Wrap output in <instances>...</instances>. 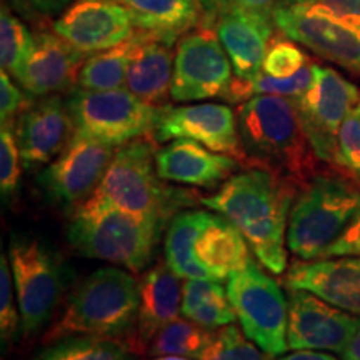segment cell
<instances>
[{
  "label": "cell",
  "mask_w": 360,
  "mask_h": 360,
  "mask_svg": "<svg viewBox=\"0 0 360 360\" xmlns=\"http://www.w3.org/2000/svg\"><path fill=\"white\" fill-rule=\"evenodd\" d=\"M299 187L267 169L232 175L199 202L236 225L260 264L272 274L287 269V227Z\"/></svg>",
  "instance_id": "6da1fadb"
},
{
  "label": "cell",
  "mask_w": 360,
  "mask_h": 360,
  "mask_svg": "<svg viewBox=\"0 0 360 360\" xmlns=\"http://www.w3.org/2000/svg\"><path fill=\"white\" fill-rule=\"evenodd\" d=\"M247 165L267 169L302 187L319 170L294 98L254 96L237 110Z\"/></svg>",
  "instance_id": "7a4b0ae2"
},
{
  "label": "cell",
  "mask_w": 360,
  "mask_h": 360,
  "mask_svg": "<svg viewBox=\"0 0 360 360\" xmlns=\"http://www.w3.org/2000/svg\"><path fill=\"white\" fill-rule=\"evenodd\" d=\"M164 229L117 209L94 192L74 210L67 238L84 257L141 272L150 264Z\"/></svg>",
  "instance_id": "3957f363"
},
{
  "label": "cell",
  "mask_w": 360,
  "mask_h": 360,
  "mask_svg": "<svg viewBox=\"0 0 360 360\" xmlns=\"http://www.w3.org/2000/svg\"><path fill=\"white\" fill-rule=\"evenodd\" d=\"M139 281L127 270L102 267L80 283L60 317L45 334V340L67 335H94L117 339L129 335L137 321Z\"/></svg>",
  "instance_id": "277c9868"
},
{
  "label": "cell",
  "mask_w": 360,
  "mask_h": 360,
  "mask_svg": "<svg viewBox=\"0 0 360 360\" xmlns=\"http://www.w3.org/2000/svg\"><path fill=\"white\" fill-rule=\"evenodd\" d=\"M155 154V143L148 137L117 147L96 192L134 217L167 227L180 207L191 205L195 195L165 186L157 174Z\"/></svg>",
  "instance_id": "5b68a950"
},
{
  "label": "cell",
  "mask_w": 360,
  "mask_h": 360,
  "mask_svg": "<svg viewBox=\"0 0 360 360\" xmlns=\"http://www.w3.org/2000/svg\"><path fill=\"white\" fill-rule=\"evenodd\" d=\"M360 212V184L342 172H317L295 195L287 247L300 260L321 259Z\"/></svg>",
  "instance_id": "8992f818"
},
{
  "label": "cell",
  "mask_w": 360,
  "mask_h": 360,
  "mask_svg": "<svg viewBox=\"0 0 360 360\" xmlns=\"http://www.w3.org/2000/svg\"><path fill=\"white\" fill-rule=\"evenodd\" d=\"M75 134L120 147L154 132L160 107L143 102L129 89H74L67 98Z\"/></svg>",
  "instance_id": "52a82bcc"
},
{
  "label": "cell",
  "mask_w": 360,
  "mask_h": 360,
  "mask_svg": "<svg viewBox=\"0 0 360 360\" xmlns=\"http://www.w3.org/2000/svg\"><path fill=\"white\" fill-rule=\"evenodd\" d=\"M227 294L242 330L270 357H281L289 349V299L281 285L250 260L227 278Z\"/></svg>",
  "instance_id": "ba28073f"
},
{
  "label": "cell",
  "mask_w": 360,
  "mask_h": 360,
  "mask_svg": "<svg viewBox=\"0 0 360 360\" xmlns=\"http://www.w3.org/2000/svg\"><path fill=\"white\" fill-rule=\"evenodd\" d=\"M22 332L35 334L52 317L62 290L64 269L51 250L37 238L13 236L8 245Z\"/></svg>",
  "instance_id": "9c48e42d"
},
{
  "label": "cell",
  "mask_w": 360,
  "mask_h": 360,
  "mask_svg": "<svg viewBox=\"0 0 360 360\" xmlns=\"http://www.w3.org/2000/svg\"><path fill=\"white\" fill-rule=\"evenodd\" d=\"M294 102L314 152L323 164L337 167L339 130L357 109L359 87L330 67L315 64L312 85Z\"/></svg>",
  "instance_id": "30bf717a"
},
{
  "label": "cell",
  "mask_w": 360,
  "mask_h": 360,
  "mask_svg": "<svg viewBox=\"0 0 360 360\" xmlns=\"http://www.w3.org/2000/svg\"><path fill=\"white\" fill-rule=\"evenodd\" d=\"M276 29L319 57L360 74V27L305 0H278Z\"/></svg>",
  "instance_id": "8fae6325"
},
{
  "label": "cell",
  "mask_w": 360,
  "mask_h": 360,
  "mask_svg": "<svg viewBox=\"0 0 360 360\" xmlns=\"http://www.w3.org/2000/svg\"><path fill=\"white\" fill-rule=\"evenodd\" d=\"M232 72L231 58L215 30L209 25L197 27L182 35L175 47L170 97L180 103L227 98Z\"/></svg>",
  "instance_id": "7c38bea8"
},
{
  "label": "cell",
  "mask_w": 360,
  "mask_h": 360,
  "mask_svg": "<svg viewBox=\"0 0 360 360\" xmlns=\"http://www.w3.org/2000/svg\"><path fill=\"white\" fill-rule=\"evenodd\" d=\"M114 154L115 147L75 134L40 174V187L53 204L75 210L97 191Z\"/></svg>",
  "instance_id": "4fadbf2b"
},
{
  "label": "cell",
  "mask_w": 360,
  "mask_h": 360,
  "mask_svg": "<svg viewBox=\"0 0 360 360\" xmlns=\"http://www.w3.org/2000/svg\"><path fill=\"white\" fill-rule=\"evenodd\" d=\"M152 135L157 142L191 139L217 154L231 155L240 164H247L238 119L236 112L224 103L204 102L160 107Z\"/></svg>",
  "instance_id": "5bb4252c"
},
{
  "label": "cell",
  "mask_w": 360,
  "mask_h": 360,
  "mask_svg": "<svg viewBox=\"0 0 360 360\" xmlns=\"http://www.w3.org/2000/svg\"><path fill=\"white\" fill-rule=\"evenodd\" d=\"M360 328V317L328 304L304 289H289L290 350L342 354Z\"/></svg>",
  "instance_id": "9a60e30c"
},
{
  "label": "cell",
  "mask_w": 360,
  "mask_h": 360,
  "mask_svg": "<svg viewBox=\"0 0 360 360\" xmlns=\"http://www.w3.org/2000/svg\"><path fill=\"white\" fill-rule=\"evenodd\" d=\"M52 30L89 56L132 39L139 29L117 0H75L52 22Z\"/></svg>",
  "instance_id": "2e32d148"
},
{
  "label": "cell",
  "mask_w": 360,
  "mask_h": 360,
  "mask_svg": "<svg viewBox=\"0 0 360 360\" xmlns=\"http://www.w3.org/2000/svg\"><path fill=\"white\" fill-rule=\"evenodd\" d=\"M13 132L27 167L51 164L75 135L67 101L60 96L34 101L13 124Z\"/></svg>",
  "instance_id": "e0dca14e"
},
{
  "label": "cell",
  "mask_w": 360,
  "mask_h": 360,
  "mask_svg": "<svg viewBox=\"0 0 360 360\" xmlns=\"http://www.w3.org/2000/svg\"><path fill=\"white\" fill-rule=\"evenodd\" d=\"M85 56L82 51L47 30L35 32L34 49L17 79L20 87L32 97L57 96L77 84Z\"/></svg>",
  "instance_id": "ac0fdd59"
},
{
  "label": "cell",
  "mask_w": 360,
  "mask_h": 360,
  "mask_svg": "<svg viewBox=\"0 0 360 360\" xmlns=\"http://www.w3.org/2000/svg\"><path fill=\"white\" fill-rule=\"evenodd\" d=\"M212 29L231 58L237 80H250L262 72L265 53L276 30L274 22L252 15L231 0L215 15Z\"/></svg>",
  "instance_id": "d6986e66"
},
{
  "label": "cell",
  "mask_w": 360,
  "mask_h": 360,
  "mask_svg": "<svg viewBox=\"0 0 360 360\" xmlns=\"http://www.w3.org/2000/svg\"><path fill=\"white\" fill-rule=\"evenodd\" d=\"M139 295L141 304L137 321L125 345L132 354H146L148 342L154 339L157 332L177 321L182 312L184 287L180 285V276L167 262L155 264L139 281Z\"/></svg>",
  "instance_id": "ffe728a7"
},
{
  "label": "cell",
  "mask_w": 360,
  "mask_h": 360,
  "mask_svg": "<svg viewBox=\"0 0 360 360\" xmlns=\"http://www.w3.org/2000/svg\"><path fill=\"white\" fill-rule=\"evenodd\" d=\"M289 289H304L345 312L360 315V257L297 260L289 267Z\"/></svg>",
  "instance_id": "44dd1931"
},
{
  "label": "cell",
  "mask_w": 360,
  "mask_h": 360,
  "mask_svg": "<svg viewBox=\"0 0 360 360\" xmlns=\"http://www.w3.org/2000/svg\"><path fill=\"white\" fill-rule=\"evenodd\" d=\"M155 165L157 174L165 182L212 188L231 179L240 162L191 139H175L157 150Z\"/></svg>",
  "instance_id": "7402d4cb"
},
{
  "label": "cell",
  "mask_w": 360,
  "mask_h": 360,
  "mask_svg": "<svg viewBox=\"0 0 360 360\" xmlns=\"http://www.w3.org/2000/svg\"><path fill=\"white\" fill-rule=\"evenodd\" d=\"M141 32V42L135 49L125 77V89L143 102L164 107L172 84L175 42L147 30Z\"/></svg>",
  "instance_id": "603a6c76"
},
{
  "label": "cell",
  "mask_w": 360,
  "mask_h": 360,
  "mask_svg": "<svg viewBox=\"0 0 360 360\" xmlns=\"http://www.w3.org/2000/svg\"><path fill=\"white\" fill-rule=\"evenodd\" d=\"M197 259L222 282L250 262L249 242L231 220L212 215L195 244Z\"/></svg>",
  "instance_id": "cb8c5ba5"
},
{
  "label": "cell",
  "mask_w": 360,
  "mask_h": 360,
  "mask_svg": "<svg viewBox=\"0 0 360 360\" xmlns=\"http://www.w3.org/2000/svg\"><path fill=\"white\" fill-rule=\"evenodd\" d=\"M127 8L139 30L154 32L169 40H179L207 22L195 0H117Z\"/></svg>",
  "instance_id": "d4e9b609"
},
{
  "label": "cell",
  "mask_w": 360,
  "mask_h": 360,
  "mask_svg": "<svg viewBox=\"0 0 360 360\" xmlns=\"http://www.w3.org/2000/svg\"><path fill=\"white\" fill-rule=\"evenodd\" d=\"M212 219V214L204 210H184L170 219L165 236V262L177 276L187 281L202 278L215 281L195 254V244L200 233Z\"/></svg>",
  "instance_id": "484cf974"
},
{
  "label": "cell",
  "mask_w": 360,
  "mask_h": 360,
  "mask_svg": "<svg viewBox=\"0 0 360 360\" xmlns=\"http://www.w3.org/2000/svg\"><path fill=\"white\" fill-rule=\"evenodd\" d=\"M182 315L207 330H217L237 319L222 283L202 278H192L184 283Z\"/></svg>",
  "instance_id": "4316f807"
},
{
  "label": "cell",
  "mask_w": 360,
  "mask_h": 360,
  "mask_svg": "<svg viewBox=\"0 0 360 360\" xmlns=\"http://www.w3.org/2000/svg\"><path fill=\"white\" fill-rule=\"evenodd\" d=\"M141 30L132 39L107 49L90 53L80 69L77 87L82 90H114L122 89L135 49L141 42Z\"/></svg>",
  "instance_id": "83f0119b"
},
{
  "label": "cell",
  "mask_w": 360,
  "mask_h": 360,
  "mask_svg": "<svg viewBox=\"0 0 360 360\" xmlns=\"http://www.w3.org/2000/svg\"><path fill=\"white\" fill-rule=\"evenodd\" d=\"M34 360H134L122 340L94 335H67L51 342Z\"/></svg>",
  "instance_id": "f1b7e54d"
},
{
  "label": "cell",
  "mask_w": 360,
  "mask_h": 360,
  "mask_svg": "<svg viewBox=\"0 0 360 360\" xmlns=\"http://www.w3.org/2000/svg\"><path fill=\"white\" fill-rule=\"evenodd\" d=\"M212 330L197 326L188 319H177L160 328L148 342L146 354L152 357H186L200 360Z\"/></svg>",
  "instance_id": "f546056e"
},
{
  "label": "cell",
  "mask_w": 360,
  "mask_h": 360,
  "mask_svg": "<svg viewBox=\"0 0 360 360\" xmlns=\"http://www.w3.org/2000/svg\"><path fill=\"white\" fill-rule=\"evenodd\" d=\"M315 64L309 62L297 74L290 77H272V75L260 72L250 80L233 79L229 90L227 101L231 102H245L247 98L254 96H278L287 98H297L312 85Z\"/></svg>",
  "instance_id": "4dcf8cb0"
},
{
  "label": "cell",
  "mask_w": 360,
  "mask_h": 360,
  "mask_svg": "<svg viewBox=\"0 0 360 360\" xmlns=\"http://www.w3.org/2000/svg\"><path fill=\"white\" fill-rule=\"evenodd\" d=\"M35 34L2 4L0 13V64L12 79H19L34 49Z\"/></svg>",
  "instance_id": "1f68e13d"
},
{
  "label": "cell",
  "mask_w": 360,
  "mask_h": 360,
  "mask_svg": "<svg viewBox=\"0 0 360 360\" xmlns=\"http://www.w3.org/2000/svg\"><path fill=\"white\" fill-rule=\"evenodd\" d=\"M200 360H272L236 323L212 330Z\"/></svg>",
  "instance_id": "d6a6232c"
},
{
  "label": "cell",
  "mask_w": 360,
  "mask_h": 360,
  "mask_svg": "<svg viewBox=\"0 0 360 360\" xmlns=\"http://www.w3.org/2000/svg\"><path fill=\"white\" fill-rule=\"evenodd\" d=\"M309 57L297 42L289 37H277L270 40V45L265 53L262 72L272 77H290L309 64Z\"/></svg>",
  "instance_id": "836d02e7"
},
{
  "label": "cell",
  "mask_w": 360,
  "mask_h": 360,
  "mask_svg": "<svg viewBox=\"0 0 360 360\" xmlns=\"http://www.w3.org/2000/svg\"><path fill=\"white\" fill-rule=\"evenodd\" d=\"M337 167L360 184V114L350 112L337 139Z\"/></svg>",
  "instance_id": "e575fe53"
},
{
  "label": "cell",
  "mask_w": 360,
  "mask_h": 360,
  "mask_svg": "<svg viewBox=\"0 0 360 360\" xmlns=\"http://www.w3.org/2000/svg\"><path fill=\"white\" fill-rule=\"evenodd\" d=\"M15 285H13L11 260L6 254L0 259V334L2 342H11L22 327L19 305L13 300Z\"/></svg>",
  "instance_id": "d590c367"
},
{
  "label": "cell",
  "mask_w": 360,
  "mask_h": 360,
  "mask_svg": "<svg viewBox=\"0 0 360 360\" xmlns=\"http://www.w3.org/2000/svg\"><path fill=\"white\" fill-rule=\"evenodd\" d=\"M20 150L12 125H2L0 130V191L4 199L17 192L20 180Z\"/></svg>",
  "instance_id": "8d00e7d4"
},
{
  "label": "cell",
  "mask_w": 360,
  "mask_h": 360,
  "mask_svg": "<svg viewBox=\"0 0 360 360\" xmlns=\"http://www.w3.org/2000/svg\"><path fill=\"white\" fill-rule=\"evenodd\" d=\"M32 103V96L17 87L6 70L0 72V120H2V125L13 127L22 112L29 109Z\"/></svg>",
  "instance_id": "74e56055"
},
{
  "label": "cell",
  "mask_w": 360,
  "mask_h": 360,
  "mask_svg": "<svg viewBox=\"0 0 360 360\" xmlns=\"http://www.w3.org/2000/svg\"><path fill=\"white\" fill-rule=\"evenodd\" d=\"M13 11L32 24L56 20L75 0H7Z\"/></svg>",
  "instance_id": "f35d334b"
},
{
  "label": "cell",
  "mask_w": 360,
  "mask_h": 360,
  "mask_svg": "<svg viewBox=\"0 0 360 360\" xmlns=\"http://www.w3.org/2000/svg\"><path fill=\"white\" fill-rule=\"evenodd\" d=\"M330 257H360V212L321 255V259Z\"/></svg>",
  "instance_id": "ab89813d"
},
{
  "label": "cell",
  "mask_w": 360,
  "mask_h": 360,
  "mask_svg": "<svg viewBox=\"0 0 360 360\" xmlns=\"http://www.w3.org/2000/svg\"><path fill=\"white\" fill-rule=\"evenodd\" d=\"M330 12L337 19L360 27V0H305Z\"/></svg>",
  "instance_id": "60d3db41"
},
{
  "label": "cell",
  "mask_w": 360,
  "mask_h": 360,
  "mask_svg": "<svg viewBox=\"0 0 360 360\" xmlns=\"http://www.w3.org/2000/svg\"><path fill=\"white\" fill-rule=\"evenodd\" d=\"M238 7H242L252 15H257L260 19L274 22V12L278 0H233ZM276 24V22H274Z\"/></svg>",
  "instance_id": "b9f144b4"
},
{
  "label": "cell",
  "mask_w": 360,
  "mask_h": 360,
  "mask_svg": "<svg viewBox=\"0 0 360 360\" xmlns=\"http://www.w3.org/2000/svg\"><path fill=\"white\" fill-rule=\"evenodd\" d=\"M274 360H339L334 355L321 352V350H294L292 354L281 355L278 359Z\"/></svg>",
  "instance_id": "7bdbcfd3"
},
{
  "label": "cell",
  "mask_w": 360,
  "mask_h": 360,
  "mask_svg": "<svg viewBox=\"0 0 360 360\" xmlns=\"http://www.w3.org/2000/svg\"><path fill=\"white\" fill-rule=\"evenodd\" d=\"M195 2L199 4V6L202 7V11H204V13H205V19H207L205 25L212 27L215 15H217V13L222 11V8L227 6L231 0H195Z\"/></svg>",
  "instance_id": "ee69618b"
},
{
  "label": "cell",
  "mask_w": 360,
  "mask_h": 360,
  "mask_svg": "<svg viewBox=\"0 0 360 360\" xmlns=\"http://www.w3.org/2000/svg\"><path fill=\"white\" fill-rule=\"evenodd\" d=\"M340 357L342 360H360V328L354 335V339L350 340L347 349L340 354Z\"/></svg>",
  "instance_id": "f6af8a7d"
},
{
  "label": "cell",
  "mask_w": 360,
  "mask_h": 360,
  "mask_svg": "<svg viewBox=\"0 0 360 360\" xmlns=\"http://www.w3.org/2000/svg\"><path fill=\"white\" fill-rule=\"evenodd\" d=\"M152 360H193V359H186V357H154Z\"/></svg>",
  "instance_id": "bcb514c9"
},
{
  "label": "cell",
  "mask_w": 360,
  "mask_h": 360,
  "mask_svg": "<svg viewBox=\"0 0 360 360\" xmlns=\"http://www.w3.org/2000/svg\"><path fill=\"white\" fill-rule=\"evenodd\" d=\"M357 112L360 114V102H359V105H357Z\"/></svg>",
  "instance_id": "7dc6e473"
}]
</instances>
